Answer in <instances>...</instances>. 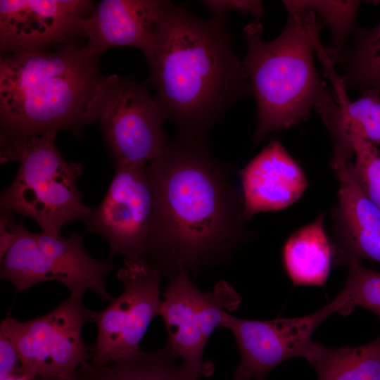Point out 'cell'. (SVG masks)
I'll return each mask as SVG.
<instances>
[{"instance_id": "cell-1", "label": "cell", "mask_w": 380, "mask_h": 380, "mask_svg": "<svg viewBox=\"0 0 380 380\" xmlns=\"http://www.w3.org/2000/svg\"><path fill=\"white\" fill-rule=\"evenodd\" d=\"M229 172L207 139L177 136L149 161L153 204L144 260L162 277L170 279L183 269L195 277L246 239L242 192Z\"/></svg>"}, {"instance_id": "cell-2", "label": "cell", "mask_w": 380, "mask_h": 380, "mask_svg": "<svg viewBox=\"0 0 380 380\" xmlns=\"http://www.w3.org/2000/svg\"><path fill=\"white\" fill-rule=\"evenodd\" d=\"M144 56L155 100L180 138L207 139L230 106L251 93L227 15L203 18L172 4Z\"/></svg>"}, {"instance_id": "cell-3", "label": "cell", "mask_w": 380, "mask_h": 380, "mask_svg": "<svg viewBox=\"0 0 380 380\" xmlns=\"http://www.w3.org/2000/svg\"><path fill=\"white\" fill-rule=\"evenodd\" d=\"M101 77L98 57L76 44L4 53L0 60V160H15L29 139L69 130L80 136Z\"/></svg>"}, {"instance_id": "cell-4", "label": "cell", "mask_w": 380, "mask_h": 380, "mask_svg": "<svg viewBox=\"0 0 380 380\" xmlns=\"http://www.w3.org/2000/svg\"><path fill=\"white\" fill-rule=\"evenodd\" d=\"M282 2L288 16L276 39L263 40L259 20L243 28L247 51L243 61L257 105L255 143L306 120L312 108L324 122L338 105L314 62L315 50L324 52L316 14L299 1Z\"/></svg>"}, {"instance_id": "cell-5", "label": "cell", "mask_w": 380, "mask_h": 380, "mask_svg": "<svg viewBox=\"0 0 380 380\" xmlns=\"http://www.w3.org/2000/svg\"><path fill=\"white\" fill-rule=\"evenodd\" d=\"M51 132L27 139L18 151L20 162L12 183L1 194L0 214H15L34 220L42 232L59 236L62 229L75 220H88L91 208L82 201L77 179L83 167L70 163L58 151Z\"/></svg>"}, {"instance_id": "cell-6", "label": "cell", "mask_w": 380, "mask_h": 380, "mask_svg": "<svg viewBox=\"0 0 380 380\" xmlns=\"http://www.w3.org/2000/svg\"><path fill=\"white\" fill-rule=\"evenodd\" d=\"M8 226L16 240L1 260V279L10 281L17 293L40 282L56 281L70 295L83 298L90 290L103 300L113 299L105 279L115 265L110 258H91L85 251L82 235L72 233L65 238L33 233L13 217Z\"/></svg>"}, {"instance_id": "cell-7", "label": "cell", "mask_w": 380, "mask_h": 380, "mask_svg": "<svg viewBox=\"0 0 380 380\" xmlns=\"http://www.w3.org/2000/svg\"><path fill=\"white\" fill-rule=\"evenodd\" d=\"M85 120L87 125L99 122L114 165L147 163L168 143L164 115L146 87L133 78L101 76Z\"/></svg>"}, {"instance_id": "cell-8", "label": "cell", "mask_w": 380, "mask_h": 380, "mask_svg": "<svg viewBox=\"0 0 380 380\" xmlns=\"http://www.w3.org/2000/svg\"><path fill=\"white\" fill-rule=\"evenodd\" d=\"M92 312L84 306L82 298L70 295L38 318L19 321L7 316L1 323L0 334L15 345L21 374L32 379L70 378L79 365L91 359V348L84 342L82 331L91 320Z\"/></svg>"}, {"instance_id": "cell-9", "label": "cell", "mask_w": 380, "mask_h": 380, "mask_svg": "<svg viewBox=\"0 0 380 380\" xmlns=\"http://www.w3.org/2000/svg\"><path fill=\"white\" fill-rule=\"evenodd\" d=\"M163 296L160 315L167 332V344L191 375L198 379L211 374L212 365L203 361L205 346L220 327L224 314L239 308L240 295L224 281L212 291H201L182 269L170 279Z\"/></svg>"}, {"instance_id": "cell-10", "label": "cell", "mask_w": 380, "mask_h": 380, "mask_svg": "<svg viewBox=\"0 0 380 380\" xmlns=\"http://www.w3.org/2000/svg\"><path fill=\"white\" fill-rule=\"evenodd\" d=\"M117 278L124 289L103 310L93 311L97 337L90 361L103 365L140 350V342L152 319L160 315V273L145 260H124Z\"/></svg>"}, {"instance_id": "cell-11", "label": "cell", "mask_w": 380, "mask_h": 380, "mask_svg": "<svg viewBox=\"0 0 380 380\" xmlns=\"http://www.w3.org/2000/svg\"><path fill=\"white\" fill-rule=\"evenodd\" d=\"M342 290L313 313L293 318L251 320L224 314L220 327L232 331L240 353L233 380H264L281 362L305 357L317 327L334 313L341 314L347 296Z\"/></svg>"}, {"instance_id": "cell-12", "label": "cell", "mask_w": 380, "mask_h": 380, "mask_svg": "<svg viewBox=\"0 0 380 380\" xmlns=\"http://www.w3.org/2000/svg\"><path fill=\"white\" fill-rule=\"evenodd\" d=\"M147 163L114 165L115 172L102 202L85 222L88 233L102 235L110 245L109 258L144 260L150 233L152 196Z\"/></svg>"}, {"instance_id": "cell-13", "label": "cell", "mask_w": 380, "mask_h": 380, "mask_svg": "<svg viewBox=\"0 0 380 380\" xmlns=\"http://www.w3.org/2000/svg\"><path fill=\"white\" fill-rule=\"evenodd\" d=\"M95 6L87 0H1V53L76 44Z\"/></svg>"}, {"instance_id": "cell-14", "label": "cell", "mask_w": 380, "mask_h": 380, "mask_svg": "<svg viewBox=\"0 0 380 380\" xmlns=\"http://www.w3.org/2000/svg\"><path fill=\"white\" fill-rule=\"evenodd\" d=\"M170 1L103 0L84 21L88 43L85 51L98 57L117 46H132L146 54L151 49L158 25Z\"/></svg>"}, {"instance_id": "cell-15", "label": "cell", "mask_w": 380, "mask_h": 380, "mask_svg": "<svg viewBox=\"0 0 380 380\" xmlns=\"http://www.w3.org/2000/svg\"><path fill=\"white\" fill-rule=\"evenodd\" d=\"M239 174L246 221L257 213L291 205L308 186L300 165L277 139L271 141Z\"/></svg>"}, {"instance_id": "cell-16", "label": "cell", "mask_w": 380, "mask_h": 380, "mask_svg": "<svg viewBox=\"0 0 380 380\" xmlns=\"http://www.w3.org/2000/svg\"><path fill=\"white\" fill-rule=\"evenodd\" d=\"M334 172L339 184L332 212L335 264L362 259L380 262V210L357 186L347 166Z\"/></svg>"}, {"instance_id": "cell-17", "label": "cell", "mask_w": 380, "mask_h": 380, "mask_svg": "<svg viewBox=\"0 0 380 380\" xmlns=\"http://www.w3.org/2000/svg\"><path fill=\"white\" fill-rule=\"evenodd\" d=\"M324 124L333 143L330 164L335 171L352 162L357 141L380 144V91L366 90L355 101L346 98L338 102Z\"/></svg>"}, {"instance_id": "cell-18", "label": "cell", "mask_w": 380, "mask_h": 380, "mask_svg": "<svg viewBox=\"0 0 380 380\" xmlns=\"http://www.w3.org/2000/svg\"><path fill=\"white\" fill-rule=\"evenodd\" d=\"M324 216L296 231L286 241L282 259L294 285L323 286L334 259V248L324 226Z\"/></svg>"}, {"instance_id": "cell-19", "label": "cell", "mask_w": 380, "mask_h": 380, "mask_svg": "<svg viewBox=\"0 0 380 380\" xmlns=\"http://www.w3.org/2000/svg\"><path fill=\"white\" fill-rule=\"evenodd\" d=\"M77 380H198L181 365L166 343L157 350L139 351L103 365L87 360L77 367Z\"/></svg>"}, {"instance_id": "cell-20", "label": "cell", "mask_w": 380, "mask_h": 380, "mask_svg": "<svg viewBox=\"0 0 380 380\" xmlns=\"http://www.w3.org/2000/svg\"><path fill=\"white\" fill-rule=\"evenodd\" d=\"M304 358L317 380H380V336L356 347L329 348L312 341Z\"/></svg>"}, {"instance_id": "cell-21", "label": "cell", "mask_w": 380, "mask_h": 380, "mask_svg": "<svg viewBox=\"0 0 380 380\" xmlns=\"http://www.w3.org/2000/svg\"><path fill=\"white\" fill-rule=\"evenodd\" d=\"M347 62L341 79L344 87L380 91V23L372 28L360 27L355 42L345 56Z\"/></svg>"}, {"instance_id": "cell-22", "label": "cell", "mask_w": 380, "mask_h": 380, "mask_svg": "<svg viewBox=\"0 0 380 380\" xmlns=\"http://www.w3.org/2000/svg\"><path fill=\"white\" fill-rule=\"evenodd\" d=\"M303 5L318 14L320 25H329L331 41L324 48L331 63H344L346 45L354 30L359 1H299Z\"/></svg>"}, {"instance_id": "cell-23", "label": "cell", "mask_w": 380, "mask_h": 380, "mask_svg": "<svg viewBox=\"0 0 380 380\" xmlns=\"http://www.w3.org/2000/svg\"><path fill=\"white\" fill-rule=\"evenodd\" d=\"M348 265L343 289L347 302L341 314L348 315L355 308L361 307L380 317V272L364 267L360 260H353Z\"/></svg>"}, {"instance_id": "cell-24", "label": "cell", "mask_w": 380, "mask_h": 380, "mask_svg": "<svg viewBox=\"0 0 380 380\" xmlns=\"http://www.w3.org/2000/svg\"><path fill=\"white\" fill-rule=\"evenodd\" d=\"M355 162L347 167L365 196L380 210V152L365 141L355 143Z\"/></svg>"}, {"instance_id": "cell-25", "label": "cell", "mask_w": 380, "mask_h": 380, "mask_svg": "<svg viewBox=\"0 0 380 380\" xmlns=\"http://www.w3.org/2000/svg\"><path fill=\"white\" fill-rule=\"evenodd\" d=\"M211 15H227L229 11L243 15L251 14L255 20H260L265 14L262 1L256 0H205L201 1Z\"/></svg>"}, {"instance_id": "cell-26", "label": "cell", "mask_w": 380, "mask_h": 380, "mask_svg": "<svg viewBox=\"0 0 380 380\" xmlns=\"http://www.w3.org/2000/svg\"><path fill=\"white\" fill-rule=\"evenodd\" d=\"M20 357L15 345L7 337L0 334V379L20 374Z\"/></svg>"}, {"instance_id": "cell-27", "label": "cell", "mask_w": 380, "mask_h": 380, "mask_svg": "<svg viewBox=\"0 0 380 380\" xmlns=\"http://www.w3.org/2000/svg\"><path fill=\"white\" fill-rule=\"evenodd\" d=\"M4 215L0 218V258H4L6 253L13 245L16 240L15 235L10 230L8 226L9 219Z\"/></svg>"}, {"instance_id": "cell-28", "label": "cell", "mask_w": 380, "mask_h": 380, "mask_svg": "<svg viewBox=\"0 0 380 380\" xmlns=\"http://www.w3.org/2000/svg\"><path fill=\"white\" fill-rule=\"evenodd\" d=\"M0 380H37V379H32L29 376L20 374L16 375L8 376L6 377L1 379Z\"/></svg>"}, {"instance_id": "cell-29", "label": "cell", "mask_w": 380, "mask_h": 380, "mask_svg": "<svg viewBox=\"0 0 380 380\" xmlns=\"http://www.w3.org/2000/svg\"><path fill=\"white\" fill-rule=\"evenodd\" d=\"M36 379L37 380H77L74 376L70 378H64L55 376H39Z\"/></svg>"}]
</instances>
